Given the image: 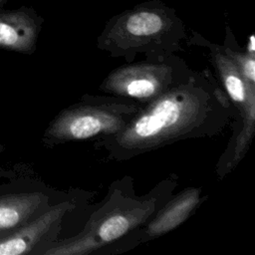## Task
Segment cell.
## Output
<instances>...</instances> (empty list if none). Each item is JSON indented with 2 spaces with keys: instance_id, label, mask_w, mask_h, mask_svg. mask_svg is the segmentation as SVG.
<instances>
[{
  "instance_id": "obj_10",
  "label": "cell",
  "mask_w": 255,
  "mask_h": 255,
  "mask_svg": "<svg viewBox=\"0 0 255 255\" xmlns=\"http://www.w3.org/2000/svg\"><path fill=\"white\" fill-rule=\"evenodd\" d=\"M51 204L50 195L44 191L0 195V235L34 219Z\"/></svg>"
},
{
  "instance_id": "obj_8",
  "label": "cell",
  "mask_w": 255,
  "mask_h": 255,
  "mask_svg": "<svg viewBox=\"0 0 255 255\" xmlns=\"http://www.w3.org/2000/svg\"><path fill=\"white\" fill-rule=\"evenodd\" d=\"M201 187L188 186L172 194L143 226L128 235L130 248L161 237L183 224L207 198L201 196Z\"/></svg>"
},
{
  "instance_id": "obj_11",
  "label": "cell",
  "mask_w": 255,
  "mask_h": 255,
  "mask_svg": "<svg viewBox=\"0 0 255 255\" xmlns=\"http://www.w3.org/2000/svg\"><path fill=\"white\" fill-rule=\"evenodd\" d=\"M222 48L235 63L244 80L255 83V54H250L236 48L235 38L228 26H226V36Z\"/></svg>"
},
{
  "instance_id": "obj_3",
  "label": "cell",
  "mask_w": 255,
  "mask_h": 255,
  "mask_svg": "<svg viewBox=\"0 0 255 255\" xmlns=\"http://www.w3.org/2000/svg\"><path fill=\"white\" fill-rule=\"evenodd\" d=\"M185 25L176 11L153 0L112 17L97 38V48L126 63L138 55L163 57L182 50Z\"/></svg>"
},
{
  "instance_id": "obj_7",
  "label": "cell",
  "mask_w": 255,
  "mask_h": 255,
  "mask_svg": "<svg viewBox=\"0 0 255 255\" xmlns=\"http://www.w3.org/2000/svg\"><path fill=\"white\" fill-rule=\"evenodd\" d=\"M76 207L74 198L51 204L44 212L22 226L0 235V255L41 254L58 239L64 217Z\"/></svg>"
},
{
  "instance_id": "obj_9",
  "label": "cell",
  "mask_w": 255,
  "mask_h": 255,
  "mask_svg": "<svg viewBox=\"0 0 255 255\" xmlns=\"http://www.w3.org/2000/svg\"><path fill=\"white\" fill-rule=\"evenodd\" d=\"M43 21L32 8L0 10V49L33 54Z\"/></svg>"
},
{
  "instance_id": "obj_1",
  "label": "cell",
  "mask_w": 255,
  "mask_h": 255,
  "mask_svg": "<svg viewBox=\"0 0 255 255\" xmlns=\"http://www.w3.org/2000/svg\"><path fill=\"white\" fill-rule=\"evenodd\" d=\"M235 121L233 107L209 69L192 73L140 111L118 133L93 139L115 161L130 160L181 140L214 137Z\"/></svg>"
},
{
  "instance_id": "obj_5",
  "label": "cell",
  "mask_w": 255,
  "mask_h": 255,
  "mask_svg": "<svg viewBox=\"0 0 255 255\" xmlns=\"http://www.w3.org/2000/svg\"><path fill=\"white\" fill-rule=\"evenodd\" d=\"M192 34L188 43L208 50L217 80L235 113L231 136L216 163V174L222 179L238 165L251 145L255 132V83L244 80L222 45L211 43L196 32Z\"/></svg>"
},
{
  "instance_id": "obj_6",
  "label": "cell",
  "mask_w": 255,
  "mask_h": 255,
  "mask_svg": "<svg viewBox=\"0 0 255 255\" xmlns=\"http://www.w3.org/2000/svg\"><path fill=\"white\" fill-rule=\"evenodd\" d=\"M192 71L176 54L145 57L112 70L101 82L99 91L144 106L184 81Z\"/></svg>"
},
{
  "instance_id": "obj_2",
  "label": "cell",
  "mask_w": 255,
  "mask_h": 255,
  "mask_svg": "<svg viewBox=\"0 0 255 255\" xmlns=\"http://www.w3.org/2000/svg\"><path fill=\"white\" fill-rule=\"evenodd\" d=\"M177 182V174L170 173L147 193L137 195L131 176L115 180L83 229L50 243L41 255H109L128 251L125 238L152 217L173 194Z\"/></svg>"
},
{
  "instance_id": "obj_4",
  "label": "cell",
  "mask_w": 255,
  "mask_h": 255,
  "mask_svg": "<svg viewBox=\"0 0 255 255\" xmlns=\"http://www.w3.org/2000/svg\"><path fill=\"white\" fill-rule=\"evenodd\" d=\"M135 101L112 95H83L78 102L61 110L41 138L47 148L86 139L114 135L140 111Z\"/></svg>"
},
{
  "instance_id": "obj_12",
  "label": "cell",
  "mask_w": 255,
  "mask_h": 255,
  "mask_svg": "<svg viewBox=\"0 0 255 255\" xmlns=\"http://www.w3.org/2000/svg\"><path fill=\"white\" fill-rule=\"evenodd\" d=\"M245 51L250 53V54H255V37H254V34H251L249 36Z\"/></svg>"
},
{
  "instance_id": "obj_13",
  "label": "cell",
  "mask_w": 255,
  "mask_h": 255,
  "mask_svg": "<svg viewBox=\"0 0 255 255\" xmlns=\"http://www.w3.org/2000/svg\"><path fill=\"white\" fill-rule=\"evenodd\" d=\"M4 149H5V146H4L3 144H1V143H0V153H1Z\"/></svg>"
}]
</instances>
